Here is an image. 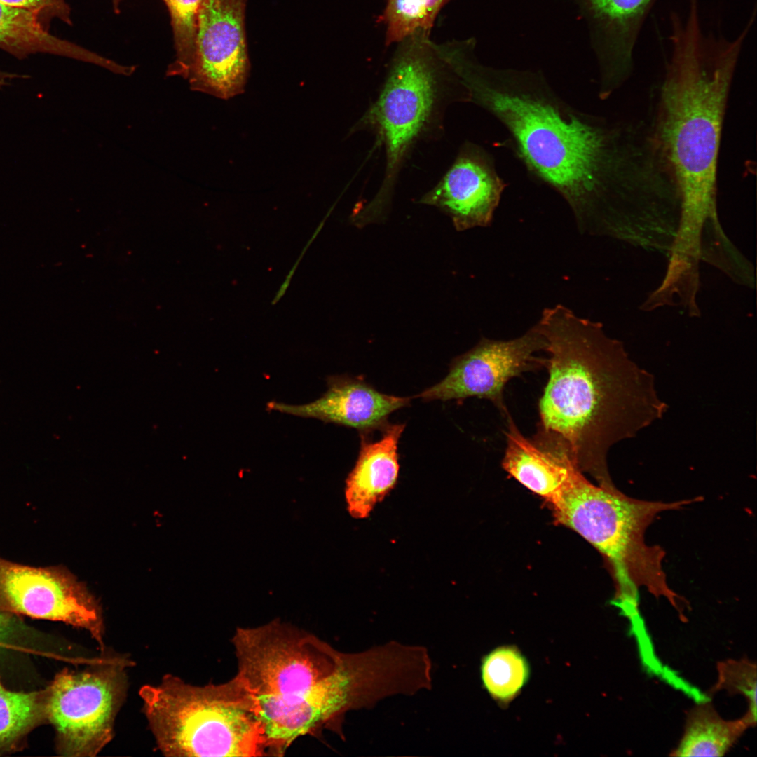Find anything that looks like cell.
I'll return each mask as SVG.
<instances>
[{"label":"cell","mask_w":757,"mask_h":757,"mask_svg":"<svg viewBox=\"0 0 757 757\" xmlns=\"http://www.w3.org/2000/svg\"><path fill=\"white\" fill-rule=\"evenodd\" d=\"M404 428V424H386L377 441L362 437L355 466L346 480L347 510L353 518L368 517L397 484L398 444Z\"/></svg>","instance_id":"9a60e30c"},{"label":"cell","mask_w":757,"mask_h":757,"mask_svg":"<svg viewBox=\"0 0 757 757\" xmlns=\"http://www.w3.org/2000/svg\"><path fill=\"white\" fill-rule=\"evenodd\" d=\"M749 716L726 721L707 700L689 712L684 733L673 756H722L740 736L756 725Z\"/></svg>","instance_id":"ac0fdd59"},{"label":"cell","mask_w":757,"mask_h":757,"mask_svg":"<svg viewBox=\"0 0 757 757\" xmlns=\"http://www.w3.org/2000/svg\"><path fill=\"white\" fill-rule=\"evenodd\" d=\"M506 186L491 154L466 142L442 178L419 202L446 214L457 231L486 227Z\"/></svg>","instance_id":"7c38bea8"},{"label":"cell","mask_w":757,"mask_h":757,"mask_svg":"<svg viewBox=\"0 0 757 757\" xmlns=\"http://www.w3.org/2000/svg\"><path fill=\"white\" fill-rule=\"evenodd\" d=\"M535 325L547 343L548 380L533 439L561 449L600 485L613 486L610 449L667 410L655 378L599 325L562 304L544 308Z\"/></svg>","instance_id":"7a4b0ae2"},{"label":"cell","mask_w":757,"mask_h":757,"mask_svg":"<svg viewBox=\"0 0 757 757\" xmlns=\"http://www.w3.org/2000/svg\"><path fill=\"white\" fill-rule=\"evenodd\" d=\"M505 418L507 446L502 463L504 470L552 503L581 470L564 451L524 436L510 414Z\"/></svg>","instance_id":"2e32d148"},{"label":"cell","mask_w":757,"mask_h":757,"mask_svg":"<svg viewBox=\"0 0 757 757\" xmlns=\"http://www.w3.org/2000/svg\"><path fill=\"white\" fill-rule=\"evenodd\" d=\"M10 620L7 612L0 608V643L7 634Z\"/></svg>","instance_id":"484cf974"},{"label":"cell","mask_w":757,"mask_h":757,"mask_svg":"<svg viewBox=\"0 0 757 757\" xmlns=\"http://www.w3.org/2000/svg\"><path fill=\"white\" fill-rule=\"evenodd\" d=\"M529 667L521 653L512 646L498 647L482 660V680L484 688L496 701L507 702L526 684Z\"/></svg>","instance_id":"d6986e66"},{"label":"cell","mask_w":757,"mask_h":757,"mask_svg":"<svg viewBox=\"0 0 757 757\" xmlns=\"http://www.w3.org/2000/svg\"><path fill=\"white\" fill-rule=\"evenodd\" d=\"M38 696L9 690L0 683V746L15 740L36 721Z\"/></svg>","instance_id":"7402d4cb"},{"label":"cell","mask_w":757,"mask_h":757,"mask_svg":"<svg viewBox=\"0 0 757 757\" xmlns=\"http://www.w3.org/2000/svg\"><path fill=\"white\" fill-rule=\"evenodd\" d=\"M0 608L86 629L104 650L100 605L64 568L34 567L0 557Z\"/></svg>","instance_id":"9c48e42d"},{"label":"cell","mask_w":757,"mask_h":757,"mask_svg":"<svg viewBox=\"0 0 757 757\" xmlns=\"http://www.w3.org/2000/svg\"><path fill=\"white\" fill-rule=\"evenodd\" d=\"M588 25L606 100L631 76L643 24L657 0H574Z\"/></svg>","instance_id":"4fadbf2b"},{"label":"cell","mask_w":757,"mask_h":757,"mask_svg":"<svg viewBox=\"0 0 757 757\" xmlns=\"http://www.w3.org/2000/svg\"><path fill=\"white\" fill-rule=\"evenodd\" d=\"M40 16L0 2V47L17 55L45 53L71 57L104 67L113 73L119 64L50 34Z\"/></svg>","instance_id":"e0dca14e"},{"label":"cell","mask_w":757,"mask_h":757,"mask_svg":"<svg viewBox=\"0 0 757 757\" xmlns=\"http://www.w3.org/2000/svg\"><path fill=\"white\" fill-rule=\"evenodd\" d=\"M327 384L326 393L314 402L291 405L273 401L267 407L355 428L364 434L384 427L388 416L408 406L411 400L381 393L359 378L331 376Z\"/></svg>","instance_id":"5bb4252c"},{"label":"cell","mask_w":757,"mask_h":757,"mask_svg":"<svg viewBox=\"0 0 757 757\" xmlns=\"http://www.w3.org/2000/svg\"><path fill=\"white\" fill-rule=\"evenodd\" d=\"M718 677L711 694L725 690L730 695L746 697L749 709L746 713L756 722V665L747 658L727 660L717 664Z\"/></svg>","instance_id":"603a6c76"},{"label":"cell","mask_w":757,"mask_h":757,"mask_svg":"<svg viewBox=\"0 0 757 757\" xmlns=\"http://www.w3.org/2000/svg\"><path fill=\"white\" fill-rule=\"evenodd\" d=\"M121 0H111L114 11L118 13L120 11V3Z\"/></svg>","instance_id":"4316f807"},{"label":"cell","mask_w":757,"mask_h":757,"mask_svg":"<svg viewBox=\"0 0 757 757\" xmlns=\"http://www.w3.org/2000/svg\"><path fill=\"white\" fill-rule=\"evenodd\" d=\"M417 36L402 41L375 101L356 124L376 136L385 153L381 186L360 210L369 221L381 216L390 204L400 172L415 146L442 129L446 107L469 102L458 77L447 75L444 63L426 40Z\"/></svg>","instance_id":"5b68a950"},{"label":"cell","mask_w":757,"mask_h":757,"mask_svg":"<svg viewBox=\"0 0 757 757\" xmlns=\"http://www.w3.org/2000/svg\"><path fill=\"white\" fill-rule=\"evenodd\" d=\"M139 695L165 756H266L255 697L237 675L198 686L167 674L142 687Z\"/></svg>","instance_id":"52a82bcc"},{"label":"cell","mask_w":757,"mask_h":757,"mask_svg":"<svg viewBox=\"0 0 757 757\" xmlns=\"http://www.w3.org/2000/svg\"><path fill=\"white\" fill-rule=\"evenodd\" d=\"M753 22L750 18L733 39L707 33L697 0H690L685 18L670 16L671 55L650 130L688 217L713 207L726 104Z\"/></svg>","instance_id":"3957f363"},{"label":"cell","mask_w":757,"mask_h":757,"mask_svg":"<svg viewBox=\"0 0 757 757\" xmlns=\"http://www.w3.org/2000/svg\"><path fill=\"white\" fill-rule=\"evenodd\" d=\"M701 497L665 503L630 498L615 486L595 485L578 472L551 504L555 517L592 544L609 564L616 587L612 603L625 616L639 613V589L664 597L683 621L686 603L669 586L659 545H648L645 533L660 512L701 500Z\"/></svg>","instance_id":"277c9868"},{"label":"cell","mask_w":757,"mask_h":757,"mask_svg":"<svg viewBox=\"0 0 757 757\" xmlns=\"http://www.w3.org/2000/svg\"><path fill=\"white\" fill-rule=\"evenodd\" d=\"M163 1L170 15L175 48V59L166 74L182 77L193 55L197 17L203 0Z\"/></svg>","instance_id":"44dd1931"},{"label":"cell","mask_w":757,"mask_h":757,"mask_svg":"<svg viewBox=\"0 0 757 757\" xmlns=\"http://www.w3.org/2000/svg\"><path fill=\"white\" fill-rule=\"evenodd\" d=\"M448 0H386L381 16L388 45L428 36L439 11Z\"/></svg>","instance_id":"ffe728a7"},{"label":"cell","mask_w":757,"mask_h":757,"mask_svg":"<svg viewBox=\"0 0 757 757\" xmlns=\"http://www.w3.org/2000/svg\"><path fill=\"white\" fill-rule=\"evenodd\" d=\"M245 0H203L192 60L182 78L191 90L229 99L243 93L248 74Z\"/></svg>","instance_id":"8fae6325"},{"label":"cell","mask_w":757,"mask_h":757,"mask_svg":"<svg viewBox=\"0 0 757 757\" xmlns=\"http://www.w3.org/2000/svg\"><path fill=\"white\" fill-rule=\"evenodd\" d=\"M322 224H323V222H322V224H320V225L316 229L315 233L313 235L311 238L307 243V245L304 248V250L302 251L301 256L298 259L297 261L295 263V264H294V267L292 268V269H291V271H290L289 273L288 274V275L287 276L285 282L281 285L280 289L278 291L276 295L275 296L274 299H273V301L272 302L273 304L277 303L281 299V297L284 295V294L285 293V292L287 289L288 286H289V285L290 283V280H291V279L292 278V275H293V274L294 273L295 268L298 266V264H299V261H300V260L301 259V257L304 256L306 249L310 245V244L312 243L313 240L316 237L318 233L320 231V229H321V228L322 226Z\"/></svg>","instance_id":"d4e9b609"},{"label":"cell","mask_w":757,"mask_h":757,"mask_svg":"<svg viewBox=\"0 0 757 757\" xmlns=\"http://www.w3.org/2000/svg\"><path fill=\"white\" fill-rule=\"evenodd\" d=\"M0 2L30 11L40 17L57 18L71 25L70 8L65 0H0Z\"/></svg>","instance_id":"cb8c5ba5"},{"label":"cell","mask_w":757,"mask_h":757,"mask_svg":"<svg viewBox=\"0 0 757 757\" xmlns=\"http://www.w3.org/2000/svg\"><path fill=\"white\" fill-rule=\"evenodd\" d=\"M127 662L106 658L86 670H66L56 676L46 711L66 755L95 756L112 740L126 694Z\"/></svg>","instance_id":"ba28073f"},{"label":"cell","mask_w":757,"mask_h":757,"mask_svg":"<svg viewBox=\"0 0 757 757\" xmlns=\"http://www.w3.org/2000/svg\"><path fill=\"white\" fill-rule=\"evenodd\" d=\"M546 344L536 325L513 339L483 338L453 360L448 374L442 381L418 397L425 401L486 399L505 418L510 414L504 401L505 385L524 372L545 367V358L536 354L545 351Z\"/></svg>","instance_id":"30bf717a"},{"label":"cell","mask_w":757,"mask_h":757,"mask_svg":"<svg viewBox=\"0 0 757 757\" xmlns=\"http://www.w3.org/2000/svg\"><path fill=\"white\" fill-rule=\"evenodd\" d=\"M232 643L236 675L254 696L260 714L315 715L340 700L347 653L315 635L275 620L237 628Z\"/></svg>","instance_id":"8992f818"},{"label":"cell","mask_w":757,"mask_h":757,"mask_svg":"<svg viewBox=\"0 0 757 757\" xmlns=\"http://www.w3.org/2000/svg\"><path fill=\"white\" fill-rule=\"evenodd\" d=\"M470 102L496 118L515 156L568 204L580 230L635 190L646 169L645 128L588 114L538 71L479 64L465 76Z\"/></svg>","instance_id":"6da1fadb"}]
</instances>
